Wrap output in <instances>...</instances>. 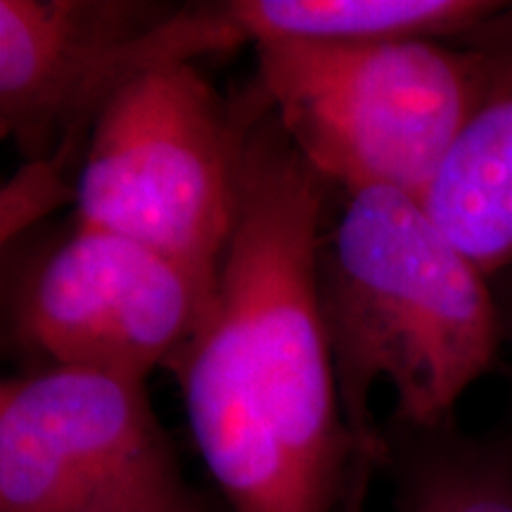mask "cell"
Returning a JSON list of instances; mask_svg holds the SVG:
<instances>
[{"instance_id":"cell-11","label":"cell","mask_w":512,"mask_h":512,"mask_svg":"<svg viewBox=\"0 0 512 512\" xmlns=\"http://www.w3.org/2000/svg\"><path fill=\"white\" fill-rule=\"evenodd\" d=\"M69 200L76 202V183H69L67 171L50 159L24 164L3 188V245Z\"/></svg>"},{"instance_id":"cell-12","label":"cell","mask_w":512,"mask_h":512,"mask_svg":"<svg viewBox=\"0 0 512 512\" xmlns=\"http://www.w3.org/2000/svg\"><path fill=\"white\" fill-rule=\"evenodd\" d=\"M503 332H508V337H510V342H512V313H510L508 323H503Z\"/></svg>"},{"instance_id":"cell-1","label":"cell","mask_w":512,"mask_h":512,"mask_svg":"<svg viewBox=\"0 0 512 512\" xmlns=\"http://www.w3.org/2000/svg\"><path fill=\"white\" fill-rule=\"evenodd\" d=\"M328 188L268 107L247 140L214 306L166 366L228 512H368L373 472L318 309Z\"/></svg>"},{"instance_id":"cell-7","label":"cell","mask_w":512,"mask_h":512,"mask_svg":"<svg viewBox=\"0 0 512 512\" xmlns=\"http://www.w3.org/2000/svg\"><path fill=\"white\" fill-rule=\"evenodd\" d=\"M494 0H211L174 5L155 27L107 57L81 93L67 136L88 138L107 98L138 74L195 64L245 46L335 38H458Z\"/></svg>"},{"instance_id":"cell-6","label":"cell","mask_w":512,"mask_h":512,"mask_svg":"<svg viewBox=\"0 0 512 512\" xmlns=\"http://www.w3.org/2000/svg\"><path fill=\"white\" fill-rule=\"evenodd\" d=\"M214 299L166 256L74 216L8 259L5 342L31 368L147 382L200 330Z\"/></svg>"},{"instance_id":"cell-8","label":"cell","mask_w":512,"mask_h":512,"mask_svg":"<svg viewBox=\"0 0 512 512\" xmlns=\"http://www.w3.org/2000/svg\"><path fill=\"white\" fill-rule=\"evenodd\" d=\"M171 8L147 0H0L3 138L27 164L53 157L100 64Z\"/></svg>"},{"instance_id":"cell-10","label":"cell","mask_w":512,"mask_h":512,"mask_svg":"<svg viewBox=\"0 0 512 512\" xmlns=\"http://www.w3.org/2000/svg\"><path fill=\"white\" fill-rule=\"evenodd\" d=\"M384 465L399 512H512V448L448 420L382 427Z\"/></svg>"},{"instance_id":"cell-3","label":"cell","mask_w":512,"mask_h":512,"mask_svg":"<svg viewBox=\"0 0 512 512\" xmlns=\"http://www.w3.org/2000/svg\"><path fill=\"white\" fill-rule=\"evenodd\" d=\"M268 100L235 98L197 64L138 74L95 117L76 176V219L166 256L216 294L247 140Z\"/></svg>"},{"instance_id":"cell-4","label":"cell","mask_w":512,"mask_h":512,"mask_svg":"<svg viewBox=\"0 0 512 512\" xmlns=\"http://www.w3.org/2000/svg\"><path fill=\"white\" fill-rule=\"evenodd\" d=\"M444 38L275 41L256 83L299 155L342 192L422 200L482 93V57Z\"/></svg>"},{"instance_id":"cell-5","label":"cell","mask_w":512,"mask_h":512,"mask_svg":"<svg viewBox=\"0 0 512 512\" xmlns=\"http://www.w3.org/2000/svg\"><path fill=\"white\" fill-rule=\"evenodd\" d=\"M0 512H219L195 489L145 382L29 368L0 387Z\"/></svg>"},{"instance_id":"cell-9","label":"cell","mask_w":512,"mask_h":512,"mask_svg":"<svg viewBox=\"0 0 512 512\" xmlns=\"http://www.w3.org/2000/svg\"><path fill=\"white\" fill-rule=\"evenodd\" d=\"M458 41L482 57V93L422 204L489 278L512 264V3Z\"/></svg>"},{"instance_id":"cell-2","label":"cell","mask_w":512,"mask_h":512,"mask_svg":"<svg viewBox=\"0 0 512 512\" xmlns=\"http://www.w3.org/2000/svg\"><path fill=\"white\" fill-rule=\"evenodd\" d=\"M316 287L344 418L375 475L384 465L375 384H392L394 422L444 425L494 361L503 316L486 275L422 200L394 188L344 192L342 214L320 235Z\"/></svg>"}]
</instances>
